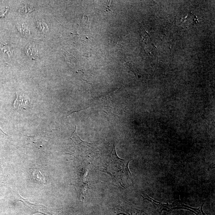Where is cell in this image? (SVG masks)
<instances>
[{"instance_id": "cell-12", "label": "cell", "mask_w": 215, "mask_h": 215, "mask_svg": "<svg viewBox=\"0 0 215 215\" xmlns=\"http://www.w3.org/2000/svg\"><path fill=\"white\" fill-rule=\"evenodd\" d=\"M33 10V8L31 7L30 5H23L19 10L21 11V12L23 13H28V12H31Z\"/></svg>"}, {"instance_id": "cell-9", "label": "cell", "mask_w": 215, "mask_h": 215, "mask_svg": "<svg viewBox=\"0 0 215 215\" xmlns=\"http://www.w3.org/2000/svg\"><path fill=\"white\" fill-rule=\"evenodd\" d=\"M27 55L31 58H35L37 55V52L36 48L34 46H28L26 50Z\"/></svg>"}, {"instance_id": "cell-8", "label": "cell", "mask_w": 215, "mask_h": 215, "mask_svg": "<svg viewBox=\"0 0 215 215\" xmlns=\"http://www.w3.org/2000/svg\"><path fill=\"white\" fill-rule=\"evenodd\" d=\"M17 28L21 35L24 37L28 38L31 36L29 30H28V27L24 24H21V25L19 26Z\"/></svg>"}, {"instance_id": "cell-6", "label": "cell", "mask_w": 215, "mask_h": 215, "mask_svg": "<svg viewBox=\"0 0 215 215\" xmlns=\"http://www.w3.org/2000/svg\"><path fill=\"white\" fill-rule=\"evenodd\" d=\"M147 196L148 198H145V197L142 196H141L143 197L144 199L147 200V201H149V202H151L153 204L154 207L155 208L156 210L159 213V215H161L163 211L165 210L166 211H169V207H168L169 204L168 203L167 204L161 203L155 201L152 198H150L147 195Z\"/></svg>"}, {"instance_id": "cell-2", "label": "cell", "mask_w": 215, "mask_h": 215, "mask_svg": "<svg viewBox=\"0 0 215 215\" xmlns=\"http://www.w3.org/2000/svg\"><path fill=\"white\" fill-rule=\"evenodd\" d=\"M19 201L23 202L25 206L29 209L32 214L39 213L44 215H62V209L51 208L40 205V204L32 203L27 199L23 198L19 194Z\"/></svg>"}, {"instance_id": "cell-7", "label": "cell", "mask_w": 215, "mask_h": 215, "mask_svg": "<svg viewBox=\"0 0 215 215\" xmlns=\"http://www.w3.org/2000/svg\"><path fill=\"white\" fill-rule=\"evenodd\" d=\"M33 176L35 180L38 182L44 183L46 184V181L45 180L43 175L41 173L40 171L38 169H35L33 172Z\"/></svg>"}, {"instance_id": "cell-3", "label": "cell", "mask_w": 215, "mask_h": 215, "mask_svg": "<svg viewBox=\"0 0 215 215\" xmlns=\"http://www.w3.org/2000/svg\"><path fill=\"white\" fill-rule=\"evenodd\" d=\"M116 215H145L146 212L126 205H119L114 209Z\"/></svg>"}, {"instance_id": "cell-11", "label": "cell", "mask_w": 215, "mask_h": 215, "mask_svg": "<svg viewBox=\"0 0 215 215\" xmlns=\"http://www.w3.org/2000/svg\"><path fill=\"white\" fill-rule=\"evenodd\" d=\"M38 27L40 30L41 31L44 32L48 31V28L47 24L43 21H39L38 22Z\"/></svg>"}, {"instance_id": "cell-13", "label": "cell", "mask_w": 215, "mask_h": 215, "mask_svg": "<svg viewBox=\"0 0 215 215\" xmlns=\"http://www.w3.org/2000/svg\"><path fill=\"white\" fill-rule=\"evenodd\" d=\"M6 12H5V13H1L0 12V17H3V16H5V13H6Z\"/></svg>"}, {"instance_id": "cell-5", "label": "cell", "mask_w": 215, "mask_h": 215, "mask_svg": "<svg viewBox=\"0 0 215 215\" xmlns=\"http://www.w3.org/2000/svg\"><path fill=\"white\" fill-rule=\"evenodd\" d=\"M204 205V203L202 204V206L201 207L198 209H194V208L190 207L188 206L187 205H184L183 203L180 200L175 201V202L172 203L171 204V206H172V209H181L183 208H187L190 209H192L194 212L196 213V215H206L202 210L203 206Z\"/></svg>"}, {"instance_id": "cell-10", "label": "cell", "mask_w": 215, "mask_h": 215, "mask_svg": "<svg viewBox=\"0 0 215 215\" xmlns=\"http://www.w3.org/2000/svg\"><path fill=\"white\" fill-rule=\"evenodd\" d=\"M0 50L5 54L8 55L9 57L12 55L11 49L7 44H1Z\"/></svg>"}, {"instance_id": "cell-1", "label": "cell", "mask_w": 215, "mask_h": 215, "mask_svg": "<svg viewBox=\"0 0 215 215\" xmlns=\"http://www.w3.org/2000/svg\"><path fill=\"white\" fill-rule=\"evenodd\" d=\"M129 162V161L127 163L125 160L119 158L116 154L115 146H114L110 157L103 172L110 175L112 179L121 185V181H122L123 176L125 175L129 179L128 173L131 174L128 167Z\"/></svg>"}, {"instance_id": "cell-4", "label": "cell", "mask_w": 215, "mask_h": 215, "mask_svg": "<svg viewBox=\"0 0 215 215\" xmlns=\"http://www.w3.org/2000/svg\"><path fill=\"white\" fill-rule=\"evenodd\" d=\"M29 102L30 100L28 98L16 93V98L14 102V106L18 110L27 109L29 106Z\"/></svg>"}]
</instances>
